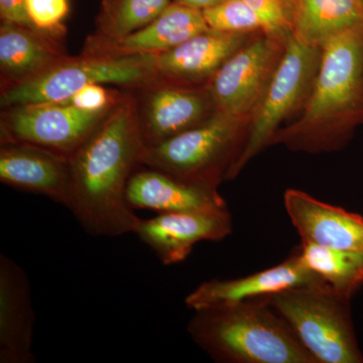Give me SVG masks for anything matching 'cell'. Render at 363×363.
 Segmentation results:
<instances>
[{
	"mask_svg": "<svg viewBox=\"0 0 363 363\" xmlns=\"http://www.w3.org/2000/svg\"><path fill=\"white\" fill-rule=\"evenodd\" d=\"M143 143L135 96L125 89L99 125L70 157L68 209L86 233L105 238L136 233L143 219L126 201L140 166Z\"/></svg>",
	"mask_w": 363,
	"mask_h": 363,
	"instance_id": "6da1fadb",
	"label": "cell"
},
{
	"mask_svg": "<svg viewBox=\"0 0 363 363\" xmlns=\"http://www.w3.org/2000/svg\"><path fill=\"white\" fill-rule=\"evenodd\" d=\"M363 125V26L329 40L300 116L281 126L271 145L293 152H337Z\"/></svg>",
	"mask_w": 363,
	"mask_h": 363,
	"instance_id": "7a4b0ae2",
	"label": "cell"
},
{
	"mask_svg": "<svg viewBox=\"0 0 363 363\" xmlns=\"http://www.w3.org/2000/svg\"><path fill=\"white\" fill-rule=\"evenodd\" d=\"M193 312L189 335L215 362L318 363L267 297Z\"/></svg>",
	"mask_w": 363,
	"mask_h": 363,
	"instance_id": "3957f363",
	"label": "cell"
},
{
	"mask_svg": "<svg viewBox=\"0 0 363 363\" xmlns=\"http://www.w3.org/2000/svg\"><path fill=\"white\" fill-rule=\"evenodd\" d=\"M250 119L217 111L190 130L143 150L140 166L186 183L217 189L233 180Z\"/></svg>",
	"mask_w": 363,
	"mask_h": 363,
	"instance_id": "277c9868",
	"label": "cell"
},
{
	"mask_svg": "<svg viewBox=\"0 0 363 363\" xmlns=\"http://www.w3.org/2000/svg\"><path fill=\"white\" fill-rule=\"evenodd\" d=\"M267 298L318 363H363L350 298L324 281L286 289Z\"/></svg>",
	"mask_w": 363,
	"mask_h": 363,
	"instance_id": "5b68a950",
	"label": "cell"
},
{
	"mask_svg": "<svg viewBox=\"0 0 363 363\" xmlns=\"http://www.w3.org/2000/svg\"><path fill=\"white\" fill-rule=\"evenodd\" d=\"M156 55L102 57L81 54L67 57L44 73L21 84L1 90V108L16 105L61 102L90 84L140 87L160 79Z\"/></svg>",
	"mask_w": 363,
	"mask_h": 363,
	"instance_id": "8992f818",
	"label": "cell"
},
{
	"mask_svg": "<svg viewBox=\"0 0 363 363\" xmlns=\"http://www.w3.org/2000/svg\"><path fill=\"white\" fill-rule=\"evenodd\" d=\"M322 49L306 45L290 35L285 52L264 96L248 123L247 142L233 178L240 175L248 162L271 147L272 136L281 124L302 111L316 78Z\"/></svg>",
	"mask_w": 363,
	"mask_h": 363,
	"instance_id": "52a82bcc",
	"label": "cell"
},
{
	"mask_svg": "<svg viewBox=\"0 0 363 363\" xmlns=\"http://www.w3.org/2000/svg\"><path fill=\"white\" fill-rule=\"evenodd\" d=\"M111 108L83 111L68 101L7 107L1 112L0 142L28 143L69 159L89 138Z\"/></svg>",
	"mask_w": 363,
	"mask_h": 363,
	"instance_id": "ba28073f",
	"label": "cell"
},
{
	"mask_svg": "<svg viewBox=\"0 0 363 363\" xmlns=\"http://www.w3.org/2000/svg\"><path fill=\"white\" fill-rule=\"evenodd\" d=\"M288 38L257 33L227 60L207 85L217 111L250 121L278 68Z\"/></svg>",
	"mask_w": 363,
	"mask_h": 363,
	"instance_id": "9c48e42d",
	"label": "cell"
},
{
	"mask_svg": "<svg viewBox=\"0 0 363 363\" xmlns=\"http://www.w3.org/2000/svg\"><path fill=\"white\" fill-rule=\"evenodd\" d=\"M145 147L156 145L202 123L216 113L207 86L157 80L130 89Z\"/></svg>",
	"mask_w": 363,
	"mask_h": 363,
	"instance_id": "30bf717a",
	"label": "cell"
},
{
	"mask_svg": "<svg viewBox=\"0 0 363 363\" xmlns=\"http://www.w3.org/2000/svg\"><path fill=\"white\" fill-rule=\"evenodd\" d=\"M228 207L167 212L142 220L136 234L164 266L184 262L196 243L220 241L233 233Z\"/></svg>",
	"mask_w": 363,
	"mask_h": 363,
	"instance_id": "8fae6325",
	"label": "cell"
},
{
	"mask_svg": "<svg viewBox=\"0 0 363 363\" xmlns=\"http://www.w3.org/2000/svg\"><path fill=\"white\" fill-rule=\"evenodd\" d=\"M203 11L173 1L156 20L138 32L114 40L88 38L82 54L119 57L161 55L208 30Z\"/></svg>",
	"mask_w": 363,
	"mask_h": 363,
	"instance_id": "7c38bea8",
	"label": "cell"
},
{
	"mask_svg": "<svg viewBox=\"0 0 363 363\" xmlns=\"http://www.w3.org/2000/svg\"><path fill=\"white\" fill-rule=\"evenodd\" d=\"M301 257L297 248L285 262L243 278L211 279L197 286L185 298L189 309L234 304L269 297L295 286L322 283ZM325 283V281H324Z\"/></svg>",
	"mask_w": 363,
	"mask_h": 363,
	"instance_id": "4fadbf2b",
	"label": "cell"
},
{
	"mask_svg": "<svg viewBox=\"0 0 363 363\" xmlns=\"http://www.w3.org/2000/svg\"><path fill=\"white\" fill-rule=\"evenodd\" d=\"M257 33H225L208 28L157 55L159 77L177 84L207 86L227 60Z\"/></svg>",
	"mask_w": 363,
	"mask_h": 363,
	"instance_id": "5bb4252c",
	"label": "cell"
},
{
	"mask_svg": "<svg viewBox=\"0 0 363 363\" xmlns=\"http://www.w3.org/2000/svg\"><path fill=\"white\" fill-rule=\"evenodd\" d=\"M35 312L26 272L0 255V363H35Z\"/></svg>",
	"mask_w": 363,
	"mask_h": 363,
	"instance_id": "9a60e30c",
	"label": "cell"
},
{
	"mask_svg": "<svg viewBox=\"0 0 363 363\" xmlns=\"http://www.w3.org/2000/svg\"><path fill=\"white\" fill-rule=\"evenodd\" d=\"M0 181L11 187L45 196L69 208V159L28 143H6L0 147Z\"/></svg>",
	"mask_w": 363,
	"mask_h": 363,
	"instance_id": "2e32d148",
	"label": "cell"
},
{
	"mask_svg": "<svg viewBox=\"0 0 363 363\" xmlns=\"http://www.w3.org/2000/svg\"><path fill=\"white\" fill-rule=\"evenodd\" d=\"M286 214L302 241L336 250L363 252V217L288 189L284 195Z\"/></svg>",
	"mask_w": 363,
	"mask_h": 363,
	"instance_id": "e0dca14e",
	"label": "cell"
},
{
	"mask_svg": "<svg viewBox=\"0 0 363 363\" xmlns=\"http://www.w3.org/2000/svg\"><path fill=\"white\" fill-rule=\"evenodd\" d=\"M126 201L133 210H152L159 213L227 207L217 189L186 183L147 167L130 177Z\"/></svg>",
	"mask_w": 363,
	"mask_h": 363,
	"instance_id": "ac0fdd59",
	"label": "cell"
},
{
	"mask_svg": "<svg viewBox=\"0 0 363 363\" xmlns=\"http://www.w3.org/2000/svg\"><path fill=\"white\" fill-rule=\"evenodd\" d=\"M67 57L61 39L28 26L1 23V90L37 77Z\"/></svg>",
	"mask_w": 363,
	"mask_h": 363,
	"instance_id": "d6986e66",
	"label": "cell"
},
{
	"mask_svg": "<svg viewBox=\"0 0 363 363\" xmlns=\"http://www.w3.org/2000/svg\"><path fill=\"white\" fill-rule=\"evenodd\" d=\"M291 35L313 47L363 26V0H288Z\"/></svg>",
	"mask_w": 363,
	"mask_h": 363,
	"instance_id": "ffe728a7",
	"label": "cell"
},
{
	"mask_svg": "<svg viewBox=\"0 0 363 363\" xmlns=\"http://www.w3.org/2000/svg\"><path fill=\"white\" fill-rule=\"evenodd\" d=\"M307 267L334 291L352 296L363 286V252L322 247L302 241L297 247Z\"/></svg>",
	"mask_w": 363,
	"mask_h": 363,
	"instance_id": "44dd1931",
	"label": "cell"
},
{
	"mask_svg": "<svg viewBox=\"0 0 363 363\" xmlns=\"http://www.w3.org/2000/svg\"><path fill=\"white\" fill-rule=\"evenodd\" d=\"M172 0H104L91 37L114 40L138 32L156 20Z\"/></svg>",
	"mask_w": 363,
	"mask_h": 363,
	"instance_id": "7402d4cb",
	"label": "cell"
},
{
	"mask_svg": "<svg viewBox=\"0 0 363 363\" xmlns=\"http://www.w3.org/2000/svg\"><path fill=\"white\" fill-rule=\"evenodd\" d=\"M202 11L210 30L225 33L264 32L259 16L242 0H224Z\"/></svg>",
	"mask_w": 363,
	"mask_h": 363,
	"instance_id": "603a6c76",
	"label": "cell"
},
{
	"mask_svg": "<svg viewBox=\"0 0 363 363\" xmlns=\"http://www.w3.org/2000/svg\"><path fill=\"white\" fill-rule=\"evenodd\" d=\"M26 11L35 30L58 39L64 37L63 21L70 11L68 0H26Z\"/></svg>",
	"mask_w": 363,
	"mask_h": 363,
	"instance_id": "cb8c5ba5",
	"label": "cell"
},
{
	"mask_svg": "<svg viewBox=\"0 0 363 363\" xmlns=\"http://www.w3.org/2000/svg\"><path fill=\"white\" fill-rule=\"evenodd\" d=\"M259 16L264 33L279 37L291 35L288 0H242Z\"/></svg>",
	"mask_w": 363,
	"mask_h": 363,
	"instance_id": "d4e9b609",
	"label": "cell"
},
{
	"mask_svg": "<svg viewBox=\"0 0 363 363\" xmlns=\"http://www.w3.org/2000/svg\"><path fill=\"white\" fill-rule=\"evenodd\" d=\"M121 94L123 92L107 89L101 84H90L78 91L66 101L83 111H101L111 108Z\"/></svg>",
	"mask_w": 363,
	"mask_h": 363,
	"instance_id": "484cf974",
	"label": "cell"
},
{
	"mask_svg": "<svg viewBox=\"0 0 363 363\" xmlns=\"http://www.w3.org/2000/svg\"><path fill=\"white\" fill-rule=\"evenodd\" d=\"M0 18L1 23L35 28L26 16V0H0Z\"/></svg>",
	"mask_w": 363,
	"mask_h": 363,
	"instance_id": "4316f807",
	"label": "cell"
},
{
	"mask_svg": "<svg viewBox=\"0 0 363 363\" xmlns=\"http://www.w3.org/2000/svg\"><path fill=\"white\" fill-rule=\"evenodd\" d=\"M174 1L183 4V6L192 7V9L204 11V9H209V7L221 4L224 0H174Z\"/></svg>",
	"mask_w": 363,
	"mask_h": 363,
	"instance_id": "83f0119b",
	"label": "cell"
}]
</instances>
